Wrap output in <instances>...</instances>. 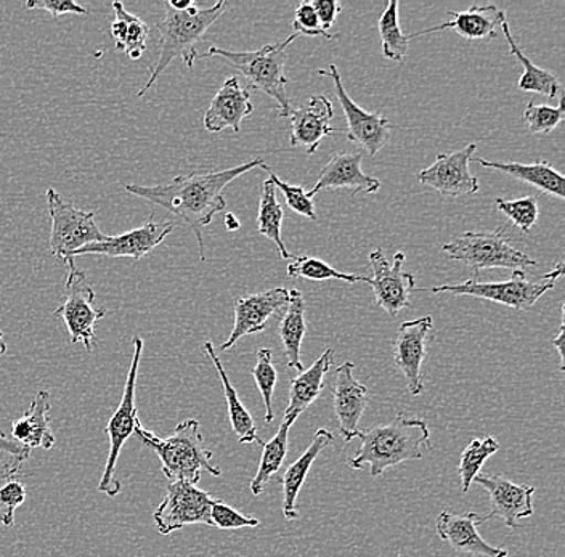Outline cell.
<instances>
[{
  "mask_svg": "<svg viewBox=\"0 0 565 557\" xmlns=\"http://www.w3.org/2000/svg\"><path fill=\"white\" fill-rule=\"evenodd\" d=\"M212 527L221 531H238V528L259 527L260 521L256 517H247L245 514L228 506L222 500H215L211 507Z\"/></svg>",
  "mask_w": 565,
  "mask_h": 557,
  "instance_id": "7bdbcfd3",
  "label": "cell"
},
{
  "mask_svg": "<svg viewBox=\"0 0 565 557\" xmlns=\"http://www.w3.org/2000/svg\"><path fill=\"white\" fill-rule=\"evenodd\" d=\"M254 381L260 390L265 405V425H270L275 419L274 400L275 387H277L278 373L275 368L274 352L271 349H260L257 352V363L253 369Z\"/></svg>",
  "mask_w": 565,
  "mask_h": 557,
  "instance_id": "74e56055",
  "label": "cell"
},
{
  "mask_svg": "<svg viewBox=\"0 0 565 557\" xmlns=\"http://www.w3.org/2000/svg\"><path fill=\"white\" fill-rule=\"evenodd\" d=\"M282 217H285V213H282L281 204L278 203L277 186L270 179L265 180L263 192H260L259 213H257V232L270 239L280 251L281 259L286 260L291 259L292 256L282 242Z\"/></svg>",
  "mask_w": 565,
  "mask_h": 557,
  "instance_id": "836d02e7",
  "label": "cell"
},
{
  "mask_svg": "<svg viewBox=\"0 0 565 557\" xmlns=\"http://www.w3.org/2000/svg\"><path fill=\"white\" fill-rule=\"evenodd\" d=\"M299 34L292 33L285 41L277 44L264 45L259 51L232 52L221 47H211L204 55L198 58H211L221 56L230 63L232 68L243 74L254 89L264 92L268 97L277 101L280 118H289L291 115V100L286 94V86L289 79L285 74L286 60H288V47L298 39Z\"/></svg>",
  "mask_w": 565,
  "mask_h": 557,
  "instance_id": "5b68a950",
  "label": "cell"
},
{
  "mask_svg": "<svg viewBox=\"0 0 565 557\" xmlns=\"http://www.w3.org/2000/svg\"><path fill=\"white\" fill-rule=\"evenodd\" d=\"M494 206L500 213L510 218L512 224L522 232L529 234L540 217L539 200L535 196H525L519 200H494Z\"/></svg>",
  "mask_w": 565,
  "mask_h": 557,
  "instance_id": "ab89813d",
  "label": "cell"
},
{
  "mask_svg": "<svg viewBox=\"0 0 565 557\" xmlns=\"http://www.w3.org/2000/svg\"><path fill=\"white\" fill-rule=\"evenodd\" d=\"M356 437L360 447L349 467L362 471L369 464L371 478H380L388 468L423 460L424 453L433 450L426 421L404 414H398L387 425L360 431Z\"/></svg>",
  "mask_w": 565,
  "mask_h": 557,
  "instance_id": "7a4b0ae2",
  "label": "cell"
},
{
  "mask_svg": "<svg viewBox=\"0 0 565 557\" xmlns=\"http://www.w3.org/2000/svg\"><path fill=\"white\" fill-rule=\"evenodd\" d=\"M28 10H45L53 19L62 15H88L87 7L74 2V0H28L24 3Z\"/></svg>",
  "mask_w": 565,
  "mask_h": 557,
  "instance_id": "f6af8a7d",
  "label": "cell"
},
{
  "mask_svg": "<svg viewBox=\"0 0 565 557\" xmlns=\"http://www.w3.org/2000/svg\"><path fill=\"white\" fill-rule=\"evenodd\" d=\"M66 278V299L53 312L65 320L70 331L71 344L83 342L88 352L94 351L95 324L106 317L105 307H95V291L87 283L86 274L77 269L76 264L68 269Z\"/></svg>",
  "mask_w": 565,
  "mask_h": 557,
  "instance_id": "30bf717a",
  "label": "cell"
},
{
  "mask_svg": "<svg viewBox=\"0 0 565 557\" xmlns=\"http://www.w3.org/2000/svg\"><path fill=\"white\" fill-rule=\"evenodd\" d=\"M477 164L486 169H497L511 178L522 180L529 185L535 186L540 192L546 195L565 199V179L561 172H557L547 161L533 162V164H521V162H494L480 160L472 157Z\"/></svg>",
  "mask_w": 565,
  "mask_h": 557,
  "instance_id": "83f0119b",
  "label": "cell"
},
{
  "mask_svg": "<svg viewBox=\"0 0 565 557\" xmlns=\"http://www.w3.org/2000/svg\"><path fill=\"white\" fill-rule=\"evenodd\" d=\"M448 15L450 21L439 24V26L430 28V30L419 31V33L408 34L412 39L427 36V34L440 33L444 30H454L459 36L468 39V41H479V39H497L498 28L507 23V15L503 10L497 6H472L465 12H454L450 10Z\"/></svg>",
  "mask_w": 565,
  "mask_h": 557,
  "instance_id": "cb8c5ba5",
  "label": "cell"
},
{
  "mask_svg": "<svg viewBox=\"0 0 565 557\" xmlns=\"http://www.w3.org/2000/svg\"><path fill=\"white\" fill-rule=\"evenodd\" d=\"M289 302V291L286 288H274L256 294L243 296L235 301V323L232 334L218 352H227L242 338L259 334L267 328L268 320L277 312L286 309Z\"/></svg>",
  "mask_w": 565,
  "mask_h": 557,
  "instance_id": "2e32d148",
  "label": "cell"
},
{
  "mask_svg": "<svg viewBox=\"0 0 565 557\" xmlns=\"http://www.w3.org/2000/svg\"><path fill=\"white\" fill-rule=\"evenodd\" d=\"M253 111L249 90L242 87L238 77H228L211 100L210 108L204 115V129L212 133L232 129L238 133L243 119L253 115Z\"/></svg>",
  "mask_w": 565,
  "mask_h": 557,
  "instance_id": "603a6c76",
  "label": "cell"
},
{
  "mask_svg": "<svg viewBox=\"0 0 565 557\" xmlns=\"http://www.w3.org/2000/svg\"><path fill=\"white\" fill-rule=\"evenodd\" d=\"M193 3L192 0H183V2H179V0H168L166 6L171 7V9L177 10V12H183V10L190 9Z\"/></svg>",
  "mask_w": 565,
  "mask_h": 557,
  "instance_id": "f907efd6",
  "label": "cell"
},
{
  "mask_svg": "<svg viewBox=\"0 0 565 557\" xmlns=\"http://www.w3.org/2000/svg\"><path fill=\"white\" fill-rule=\"evenodd\" d=\"M26 485L18 479H7V484L0 486V524L3 527L15 525V511L26 502Z\"/></svg>",
  "mask_w": 565,
  "mask_h": 557,
  "instance_id": "b9f144b4",
  "label": "cell"
},
{
  "mask_svg": "<svg viewBox=\"0 0 565 557\" xmlns=\"http://www.w3.org/2000/svg\"><path fill=\"white\" fill-rule=\"evenodd\" d=\"M441 251L447 254L448 259L465 264L468 269L475 271L476 277L482 270L524 271L539 267L536 260L511 245L510 236L504 228L466 232L454 242L445 243Z\"/></svg>",
  "mask_w": 565,
  "mask_h": 557,
  "instance_id": "8992f818",
  "label": "cell"
},
{
  "mask_svg": "<svg viewBox=\"0 0 565 557\" xmlns=\"http://www.w3.org/2000/svg\"><path fill=\"white\" fill-rule=\"evenodd\" d=\"M475 482L489 493L492 519L500 517L507 527L515 528L519 527V519L533 516L532 499L535 495V486L514 484L504 475L497 474H479Z\"/></svg>",
  "mask_w": 565,
  "mask_h": 557,
  "instance_id": "ffe728a7",
  "label": "cell"
},
{
  "mask_svg": "<svg viewBox=\"0 0 565 557\" xmlns=\"http://www.w3.org/2000/svg\"><path fill=\"white\" fill-rule=\"evenodd\" d=\"M51 394L39 390L26 411L12 425V439L28 450H51L55 447V433L51 429Z\"/></svg>",
  "mask_w": 565,
  "mask_h": 557,
  "instance_id": "484cf974",
  "label": "cell"
},
{
  "mask_svg": "<svg viewBox=\"0 0 565 557\" xmlns=\"http://www.w3.org/2000/svg\"><path fill=\"white\" fill-rule=\"evenodd\" d=\"M260 168H263L265 172H268V179L274 182L275 186L281 190L282 195H285L286 204H288L292 213L310 218V221H317L316 204H313V200L307 196V192L302 186L289 185V183L282 182L277 174L270 171V168H268L265 162Z\"/></svg>",
  "mask_w": 565,
  "mask_h": 557,
  "instance_id": "60d3db41",
  "label": "cell"
},
{
  "mask_svg": "<svg viewBox=\"0 0 565 557\" xmlns=\"http://www.w3.org/2000/svg\"><path fill=\"white\" fill-rule=\"evenodd\" d=\"M433 331V317L424 315L413 322L402 323L395 336L394 363L404 375L406 389L413 397H419L424 393L423 363Z\"/></svg>",
  "mask_w": 565,
  "mask_h": 557,
  "instance_id": "4fadbf2b",
  "label": "cell"
},
{
  "mask_svg": "<svg viewBox=\"0 0 565 557\" xmlns=\"http://www.w3.org/2000/svg\"><path fill=\"white\" fill-rule=\"evenodd\" d=\"M141 352H143V340L136 336L134 338L132 362H130L129 373H127L122 398L106 426V436L109 440L108 460H106L104 474L98 482V492H104L108 496H116L121 492V482L115 479L116 464H118L124 443L136 433L137 426L140 425L136 407V387Z\"/></svg>",
  "mask_w": 565,
  "mask_h": 557,
  "instance_id": "9c48e42d",
  "label": "cell"
},
{
  "mask_svg": "<svg viewBox=\"0 0 565 557\" xmlns=\"http://www.w3.org/2000/svg\"><path fill=\"white\" fill-rule=\"evenodd\" d=\"M564 95L559 94V105L547 107V105H535L529 101L524 111V121L527 125V132L533 136H547L564 121Z\"/></svg>",
  "mask_w": 565,
  "mask_h": 557,
  "instance_id": "f35d334b",
  "label": "cell"
},
{
  "mask_svg": "<svg viewBox=\"0 0 565 557\" xmlns=\"http://www.w3.org/2000/svg\"><path fill=\"white\" fill-rule=\"evenodd\" d=\"M333 432L328 431V429H318L313 433L312 442L307 447V450L300 454L295 463L286 468L285 474L280 479L282 486L281 511L282 517L286 521L299 519L298 500L300 490L306 484L307 475H309L310 469L316 463L318 454L328 449L333 443Z\"/></svg>",
  "mask_w": 565,
  "mask_h": 557,
  "instance_id": "d4e9b609",
  "label": "cell"
},
{
  "mask_svg": "<svg viewBox=\"0 0 565 557\" xmlns=\"http://www.w3.org/2000/svg\"><path fill=\"white\" fill-rule=\"evenodd\" d=\"M21 463H23V461L12 458L9 463L0 464V481L17 478L18 472H20Z\"/></svg>",
  "mask_w": 565,
  "mask_h": 557,
  "instance_id": "681fc988",
  "label": "cell"
},
{
  "mask_svg": "<svg viewBox=\"0 0 565 557\" xmlns=\"http://www.w3.org/2000/svg\"><path fill=\"white\" fill-rule=\"evenodd\" d=\"M377 30L381 36V51L384 58L391 62L402 63L408 55L409 39L404 34L398 20V2L391 0L384 9L383 15L377 21Z\"/></svg>",
  "mask_w": 565,
  "mask_h": 557,
  "instance_id": "e575fe53",
  "label": "cell"
},
{
  "mask_svg": "<svg viewBox=\"0 0 565 557\" xmlns=\"http://www.w3.org/2000/svg\"><path fill=\"white\" fill-rule=\"evenodd\" d=\"M564 328H565V304H561V328L559 333H557V336L553 340L554 347L557 349V352H559V358H561V372H564L565 369V357H564Z\"/></svg>",
  "mask_w": 565,
  "mask_h": 557,
  "instance_id": "c3c4849f",
  "label": "cell"
},
{
  "mask_svg": "<svg viewBox=\"0 0 565 557\" xmlns=\"http://www.w3.org/2000/svg\"><path fill=\"white\" fill-rule=\"evenodd\" d=\"M405 254L397 253L394 264H388L381 249L370 253V264L373 267V288L376 306L386 310L388 317H397L404 309H409V294L415 291V275L404 271Z\"/></svg>",
  "mask_w": 565,
  "mask_h": 557,
  "instance_id": "5bb4252c",
  "label": "cell"
},
{
  "mask_svg": "<svg viewBox=\"0 0 565 557\" xmlns=\"http://www.w3.org/2000/svg\"><path fill=\"white\" fill-rule=\"evenodd\" d=\"M355 365L344 362L335 368L333 386V407L338 419L339 432L345 443L359 436V422L370 404L369 387L353 376Z\"/></svg>",
  "mask_w": 565,
  "mask_h": 557,
  "instance_id": "e0dca14e",
  "label": "cell"
},
{
  "mask_svg": "<svg viewBox=\"0 0 565 557\" xmlns=\"http://www.w3.org/2000/svg\"><path fill=\"white\" fill-rule=\"evenodd\" d=\"M286 274L289 278H306L310 281L339 280L349 285L370 283V278L363 277V275L344 274V271L335 270L323 260L312 256L292 257V263L288 264Z\"/></svg>",
  "mask_w": 565,
  "mask_h": 557,
  "instance_id": "d590c367",
  "label": "cell"
},
{
  "mask_svg": "<svg viewBox=\"0 0 565 557\" xmlns=\"http://www.w3.org/2000/svg\"><path fill=\"white\" fill-rule=\"evenodd\" d=\"M292 425H295V421H291V419H282L278 432L267 443H263L259 469H257V474L254 475L249 485L250 493L254 496L263 495L265 485L280 471L282 463H285L289 450V429Z\"/></svg>",
  "mask_w": 565,
  "mask_h": 557,
  "instance_id": "1f68e13d",
  "label": "cell"
},
{
  "mask_svg": "<svg viewBox=\"0 0 565 557\" xmlns=\"http://www.w3.org/2000/svg\"><path fill=\"white\" fill-rule=\"evenodd\" d=\"M564 275V264L559 263L550 274L543 275L540 281H529L525 271H512L510 280L480 283L468 280L465 283L441 285V287L415 289L413 292L426 291L433 294L472 296L477 299L497 302L514 310H529L540 301L542 296L554 288Z\"/></svg>",
  "mask_w": 565,
  "mask_h": 557,
  "instance_id": "52a82bcc",
  "label": "cell"
},
{
  "mask_svg": "<svg viewBox=\"0 0 565 557\" xmlns=\"http://www.w3.org/2000/svg\"><path fill=\"white\" fill-rule=\"evenodd\" d=\"M263 164V158H256V160L247 161L236 168L224 169V171L196 169L190 174L179 175L162 185H126L124 189L182 218L196 236L200 259L204 263L206 253H204L203 228L207 227L218 213L227 210L224 190L233 180L242 178Z\"/></svg>",
  "mask_w": 565,
  "mask_h": 557,
  "instance_id": "6da1fadb",
  "label": "cell"
},
{
  "mask_svg": "<svg viewBox=\"0 0 565 557\" xmlns=\"http://www.w3.org/2000/svg\"><path fill=\"white\" fill-rule=\"evenodd\" d=\"M45 199L52 221L49 242L52 256L62 260L70 269L74 266V253L90 243L105 242L108 236L98 227L95 213L92 211L79 210L71 201L62 199L53 189L47 190Z\"/></svg>",
  "mask_w": 565,
  "mask_h": 557,
  "instance_id": "ba28073f",
  "label": "cell"
},
{
  "mask_svg": "<svg viewBox=\"0 0 565 557\" xmlns=\"http://www.w3.org/2000/svg\"><path fill=\"white\" fill-rule=\"evenodd\" d=\"M0 451H6L10 457L21 461H26L31 457V450H28L26 447L21 446L2 431H0Z\"/></svg>",
  "mask_w": 565,
  "mask_h": 557,
  "instance_id": "7dc6e473",
  "label": "cell"
},
{
  "mask_svg": "<svg viewBox=\"0 0 565 557\" xmlns=\"http://www.w3.org/2000/svg\"><path fill=\"white\" fill-rule=\"evenodd\" d=\"M115 23L111 24V36L115 39L116 51H121L132 60H140L147 51V39L150 26L140 17L132 15L124 9L121 2H113Z\"/></svg>",
  "mask_w": 565,
  "mask_h": 557,
  "instance_id": "4dcf8cb0",
  "label": "cell"
},
{
  "mask_svg": "<svg viewBox=\"0 0 565 557\" xmlns=\"http://www.w3.org/2000/svg\"><path fill=\"white\" fill-rule=\"evenodd\" d=\"M225 227H227L228 231L235 232L242 227V224H239L238 218L233 216V214H227V216H225Z\"/></svg>",
  "mask_w": 565,
  "mask_h": 557,
  "instance_id": "816d5d0a",
  "label": "cell"
},
{
  "mask_svg": "<svg viewBox=\"0 0 565 557\" xmlns=\"http://www.w3.org/2000/svg\"><path fill=\"white\" fill-rule=\"evenodd\" d=\"M137 437L158 454L162 474L172 482H189L196 485L203 472L221 478L222 469L212 463L214 453L204 443L201 426L196 419H185L169 437L157 436L141 422L136 429Z\"/></svg>",
  "mask_w": 565,
  "mask_h": 557,
  "instance_id": "277c9868",
  "label": "cell"
},
{
  "mask_svg": "<svg viewBox=\"0 0 565 557\" xmlns=\"http://www.w3.org/2000/svg\"><path fill=\"white\" fill-rule=\"evenodd\" d=\"M490 519H492L490 514L480 516V514L472 513V511L458 514L454 513V511L445 510L441 511L436 519L437 535L458 553H468V555L483 557L510 556V551L507 548H498V546L490 545V543L480 537L477 527Z\"/></svg>",
  "mask_w": 565,
  "mask_h": 557,
  "instance_id": "ac0fdd59",
  "label": "cell"
},
{
  "mask_svg": "<svg viewBox=\"0 0 565 557\" xmlns=\"http://www.w3.org/2000/svg\"><path fill=\"white\" fill-rule=\"evenodd\" d=\"M333 355V349H327L309 369H303L291 381L288 394L289 404L282 419H291L296 422L310 405L316 404L323 390L324 378L330 373Z\"/></svg>",
  "mask_w": 565,
  "mask_h": 557,
  "instance_id": "4316f807",
  "label": "cell"
},
{
  "mask_svg": "<svg viewBox=\"0 0 565 557\" xmlns=\"http://www.w3.org/2000/svg\"><path fill=\"white\" fill-rule=\"evenodd\" d=\"M203 351L206 352L207 357L212 360L215 369H217L218 378H221L222 387H224L225 400H227L230 426H232L235 436L238 437V442L242 446H253L256 442L263 446V440L257 436L256 421H254L253 416H250L245 405L239 400L238 393L233 387L232 381H230L227 372H225L224 365H222L221 358H218L214 344L210 341L204 342Z\"/></svg>",
  "mask_w": 565,
  "mask_h": 557,
  "instance_id": "f1b7e54d",
  "label": "cell"
},
{
  "mask_svg": "<svg viewBox=\"0 0 565 557\" xmlns=\"http://www.w3.org/2000/svg\"><path fill=\"white\" fill-rule=\"evenodd\" d=\"M289 118H291V136H289L291 147L303 148L309 154L316 153L324 137L338 133L331 127V119L334 118L333 104L324 95H312L302 107L292 109Z\"/></svg>",
  "mask_w": 565,
  "mask_h": 557,
  "instance_id": "44dd1931",
  "label": "cell"
},
{
  "mask_svg": "<svg viewBox=\"0 0 565 557\" xmlns=\"http://www.w3.org/2000/svg\"><path fill=\"white\" fill-rule=\"evenodd\" d=\"M363 154L360 151H339L321 169L316 186L307 193L310 200L321 190L348 189L352 195L380 192L381 182L362 171Z\"/></svg>",
  "mask_w": 565,
  "mask_h": 557,
  "instance_id": "7402d4cb",
  "label": "cell"
},
{
  "mask_svg": "<svg viewBox=\"0 0 565 557\" xmlns=\"http://www.w3.org/2000/svg\"><path fill=\"white\" fill-rule=\"evenodd\" d=\"M318 74L333 79L335 95H338L339 104H341L342 111H344L345 119H348V139L360 144L370 157H376L391 140V129H394L386 116L381 115V113L365 111L349 97L348 90L344 89V84H342L341 74H339L338 66L334 63L330 65V72L318 69Z\"/></svg>",
  "mask_w": 565,
  "mask_h": 557,
  "instance_id": "7c38bea8",
  "label": "cell"
},
{
  "mask_svg": "<svg viewBox=\"0 0 565 557\" xmlns=\"http://www.w3.org/2000/svg\"><path fill=\"white\" fill-rule=\"evenodd\" d=\"M292 28H295V33L299 34V36L327 38L328 41L334 39L333 34L323 31L316 10H313L312 3L310 2L299 3L295 12V20H292Z\"/></svg>",
  "mask_w": 565,
  "mask_h": 557,
  "instance_id": "ee69618b",
  "label": "cell"
},
{
  "mask_svg": "<svg viewBox=\"0 0 565 557\" xmlns=\"http://www.w3.org/2000/svg\"><path fill=\"white\" fill-rule=\"evenodd\" d=\"M498 450H500V443L492 436L472 439L469 446L462 450L458 464V475L461 479L462 493L469 492L471 485L475 484V479L480 474V469Z\"/></svg>",
  "mask_w": 565,
  "mask_h": 557,
  "instance_id": "8d00e7d4",
  "label": "cell"
},
{
  "mask_svg": "<svg viewBox=\"0 0 565 557\" xmlns=\"http://www.w3.org/2000/svg\"><path fill=\"white\" fill-rule=\"evenodd\" d=\"M476 151V143H469L454 153L439 154L434 164L419 172L418 182L436 190L445 199L476 195L480 190L479 179L469 172V162Z\"/></svg>",
  "mask_w": 565,
  "mask_h": 557,
  "instance_id": "9a60e30c",
  "label": "cell"
},
{
  "mask_svg": "<svg viewBox=\"0 0 565 557\" xmlns=\"http://www.w3.org/2000/svg\"><path fill=\"white\" fill-rule=\"evenodd\" d=\"M215 500L217 499L211 493L189 482H171L166 490L164 500L153 513L159 534L171 535L193 524L212 527L211 507Z\"/></svg>",
  "mask_w": 565,
  "mask_h": 557,
  "instance_id": "8fae6325",
  "label": "cell"
},
{
  "mask_svg": "<svg viewBox=\"0 0 565 557\" xmlns=\"http://www.w3.org/2000/svg\"><path fill=\"white\" fill-rule=\"evenodd\" d=\"M501 30H503L504 38H507L508 45H510V54L515 56L524 66V74H522L518 83L519 89L545 95L550 100L556 98L563 92L561 90V84L557 81L556 74L539 68V66L530 62V58L524 55V52L519 49L518 42L512 38L508 21L501 26Z\"/></svg>",
  "mask_w": 565,
  "mask_h": 557,
  "instance_id": "d6a6232c",
  "label": "cell"
},
{
  "mask_svg": "<svg viewBox=\"0 0 565 557\" xmlns=\"http://www.w3.org/2000/svg\"><path fill=\"white\" fill-rule=\"evenodd\" d=\"M310 3H312L313 10H316L321 28L328 33V30L333 28L339 13H341V3L335 2V0H313Z\"/></svg>",
  "mask_w": 565,
  "mask_h": 557,
  "instance_id": "bcb514c9",
  "label": "cell"
},
{
  "mask_svg": "<svg viewBox=\"0 0 565 557\" xmlns=\"http://www.w3.org/2000/svg\"><path fill=\"white\" fill-rule=\"evenodd\" d=\"M225 7H227V3L224 0L207 7V9H200L196 3H193L190 9L183 10V12H177V10L166 6L164 19L157 24L159 56L153 68H151L147 84L141 87L137 97H143L175 58H182L189 68H193L194 60L198 58V42L204 38L212 24L221 19Z\"/></svg>",
  "mask_w": 565,
  "mask_h": 557,
  "instance_id": "3957f363",
  "label": "cell"
},
{
  "mask_svg": "<svg viewBox=\"0 0 565 557\" xmlns=\"http://www.w3.org/2000/svg\"><path fill=\"white\" fill-rule=\"evenodd\" d=\"M153 218L154 216H151V221L136 228V231L119 236H108L105 242L90 243V245H86L79 251L74 253V257L98 254V256L108 257H132L136 263H139L141 257L158 248L175 228L172 222L158 224Z\"/></svg>",
  "mask_w": 565,
  "mask_h": 557,
  "instance_id": "d6986e66",
  "label": "cell"
},
{
  "mask_svg": "<svg viewBox=\"0 0 565 557\" xmlns=\"http://www.w3.org/2000/svg\"><path fill=\"white\" fill-rule=\"evenodd\" d=\"M306 309L302 292L292 289L289 291V302L282 310L280 324H278V334H280L288 366L298 369L299 373L303 372L300 349H302L303 338L307 334Z\"/></svg>",
  "mask_w": 565,
  "mask_h": 557,
  "instance_id": "f546056e",
  "label": "cell"
},
{
  "mask_svg": "<svg viewBox=\"0 0 565 557\" xmlns=\"http://www.w3.org/2000/svg\"><path fill=\"white\" fill-rule=\"evenodd\" d=\"M7 351H9V347H7V342L3 340V333L0 331V357H3V355L7 354Z\"/></svg>",
  "mask_w": 565,
  "mask_h": 557,
  "instance_id": "f5cc1de1",
  "label": "cell"
}]
</instances>
